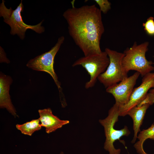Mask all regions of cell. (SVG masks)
I'll use <instances>...</instances> for the list:
<instances>
[{
  "label": "cell",
  "mask_w": 154,
  "mask_h": 154,
  "mask_svg": "<svg viewBox=\"0 0 154 154\" xmlns=\"http://www.w3.org/2000/svg\"><path fill=\"white\" fill-rule=\"evenodd\" d=\"M70 36L84 56L101 53L100 41L105 29L102 12L95 5H74L63 14Z\"/></svg>",
  "instance_id": "6da1fadb"
},
{
  "label": "cell",
  "mask_w": 154,
  "mask_h": 154,
  "mask_svg": "<svg viewBox=\"0 0 154 154\" xmlns=\"http://www.w3.org/2000/svg\"><path fill=\"white\" fill-rule=\"evenodd\" d=\"M149 44L147 42L139 44L135 42L132 46L125 50L122 63L127 73L130 70H134L143 77L154 70V66L152 65L153 62L148 61L145 57Z\"/></svg>",
  "instance_id": "7a4b0ae2"
},
{
  "label": "cell",
  "mask_w": 154,
  "mask_h": 154,
  "mask_svg": "<svg viewBox=\"0 0 154 154\" xmlns=\"http://www.w3.org/2000/svg\"><path fill=\"white\" fill-rule=\"evenodd\" d=\"M5 2L2 0L0 5V17H2L3 21L11 27V35H17L21 40H23L25 37V32L28 29L33 30L38 34L45 31L44 27L41 26L44 20L33 25H27L23 21L21 14L24 10L22 0L15 10L12 9L11 7L7 8L5 5Z\"/></svg>",
  "instance_id": "3957f363"
},
{
  "label": "cell",
  "mask_w": 154,
  "mask_h": 154,
  "mask_svg": "<svg viewBox=\"0 0 154 154\" xmlns=\"http://www.w3.org/2000/svg\"><path fill=\"white\" fill-rule=\"evenodd\" d=\"M119 107L115 104L109 110L108 115L104 119H100L99 121L104 127L106 137L104 148L109 152V154H120L121 149H116L114 143L116 140H119L123 136H128L130 132L127 126L120 130L115 129V123L118 121L119 116Z\"/></svg>",
  "instance_id": "277c9868"
},
{
  "label": "cell",
  "mask_w": 154,
  "mask_h": 154,
  "mask_svg": "<svg viewBox=\"0 0 154 154\" xmlns=\"http://www.w3.org/2000/svg\"><path fill=\"white\" fill-rule=\"evenodd\" d=\"M64 40V37H59L55 45L49 51L30 60L26 64L29 68L33 70L43 71L49 74L53 78L59 92L60 99L64 98L61 84L54 69L55 57Z\"/></svg>",
  "instance_id": "5b68a950"
},
{
  "label": "cell",
  "mask_w": 154,
  "mask_h": 154,
  "mask_svg": "<svg viewBox=\"0 0 154 154\" xmlns=\"http://www.w3.org/2000/svg\"><path fill=\"white\" fill-rule=\"evenodd\" d=\"M105 51L109 58L110 62L105 71L99 76L98 79L107 88L118 83L128 76V73L122 65L124 53L108 48H106Z\"/></svg>",
  "instance_id": "8992f818"
},
{
  "label": "cell",
  "mask_w": 154,
  "mask_h": 154,
  "mask_svg": "<svg viewBox=\"0 0 154 154\" xmlns=\"http://www.w3.org/2000/svg\"><path fill=\"white\" fill-rule=\"evenodd\" d=\"M110 62L107 54L104 51L99 54L84 56L76 60L72 66H81L90 75V78L85 85L86 89L93 87L98 77L106 69Z\"/></svg>",
  "instance_id": "52a82bcc"
},
{
  "label": "cell",
  "mask_w": 154,
  "mask_h": 154,
  "mask_svg": "<svg viewBox=\"0 0 154 154\" xmlns=\"http://www.w3.org/2000/svg\"><path fill=\"white\" fill-rule=\"evenodd\" d=\"M154 88V72L149 73L143 77L141 84L134 88L128 102L119 107V116H124L128 111L137 106L143 99L151 88Z\"/></svg>",
  "instance_id": "ba28073f"
},
{
  "label": "cell",
  "mask_w": 154,
  "mask_h": 154,
  "mask_svg": "<svg viewBox=\"0 0 154 154\" xmlns=\"http://www.w3.org/2000/svg\"><path fill=\"white\" fill-rule=\"evenodd\" d=\"M140 75L136 72L119 83L106 88V92L113 96L115 100V104L119 107L125 104L129 101Z\"/></svg>",
  "instance_id": "9c48e42d"
},
{
  "label": "cell",
  "mask_w": 154,
  "mask_h": 154,
  "mask_svg": "<svg viewBox=\"0 0 154 154\" xmlns=\"http://www.w3.org/2000/svg\"><path fill=\"white\" fill-rule=\"evenodd\" d=\"M13 82L11 77L1 72L0 75V107L6 108L15 117L18 116L11 102L9 94L10 86Z\"/></svg>",
  "instance_id": "30bf717a"
},
{
  "label": "cell",
  "mask_w": 154,
  "mask_h": 154,
  "mask_svg": "<svg viewBox=\"0 0 154 154\" xmlns=\"http://www.w3.org/2000/svg\"><path fill=\"white\" fill-rule=\"evenodd\" d=\"M38 112L40 125L45 128L46 132L48 133L55 131L70 122L68 120H61L54 115L49 108L39 110Z\"/></svg>",
  "instance_id": "8fae6325"
},
{
  "label": "cell",
  "mask_w": 154,
  "mask_h": 154,
  "mask_svg": "<svg viewBox=\"0 0 154 154\" xmlns=\"http://www.w3.org/2000/svg\"><path fill=\"white\" fill-rule=\"evenodd\" d=\"M150 105L146 104L141 106H136L130 110L127 115H129L132 118L133 122V129L134 134L132 143L135 142L137 138V133L141 131L140 127L143 121L147 110Z\"/></svg>",
  "instance_id": "7c38bea8"
},
{
  "label": "cell",
  "mask_w": 154,
  "mask_h": 154,
  "mask_svg": "<svg viewBox=\"0 0 154 154\" xmlns=\"http://www.w3.org/2000/svg\"><path fill=\"white\" fill-rule=\"evenodd\" d=\"M137 138L138 141L134 145L137 152L139 154H149L144 150L143 145L145 140L148 139L154 141V124H152L148 128L141 131Z\"/></svg>",
  "instance_id": "4fadbf2b"
},
{
  "label": "cell",
  "mask_w": 154,
  "mask_h": 154,
  "mask_svg": "<svg viewBox=\"0 0 154 154\" xmlns=\"http://www.w3.org/2000/svg\"><path fill=\"white\" fill-rule=\"evenodd\" d=\"M39 118L33 119L22 124H17L16 127L21 133L25 135L31 136L35 131L40 130L42 126L40 123Z\"/></svg>",
  "instance_id": "5bb4252c"
},
{
  "label": "cell",
  "mask_w": 154,
  "mask_h": 154,
  "mask_svg": "<svg viewBox=\"0 0 154 154\" xmlns=\"http://www.w3.org/2000/svg\"><path fill=\"white\" fill-rule=\"evenodd\" d=\"M154 18L150 17L148 18L146 21L143 24L144 29L146 33L149 35H154Z\"/></svg>",
  "instance_id": "9a60e30c"
},
{
  "label": "cell",
  "mask_w": 154,
  "mask_h": 154,
  "mask_svg": "<svg viewBox=\"0 0 154 154\" xmlns=\"http://www.w3.org/2000/svg\"><path fill=\"white\" fill-rule=\"evenodd\" d=\"M99 5V9L104 14L106 13L111 8V3L108 0H95Z\"/></svg>",
  "instance_id": "2e32d148"
},
{
  "label": "cell",
  "mask_w": 154,
  "mask_h": 154,
  "mask_svg": "<svg viewBox=\"0 0 154 154\" xmlns=\"http://www.w3.org/2000/svg\"><path fill=\"white\" fill-rule=\"evenodd\" d=\"M154 103V94L149 92L137 106H140L146 104H149L150 106Z\"/></svg>",
  "instance_id": "e0dca14e"
},
{
  "label": "cell",
  "mask_w": 154,
  "mask_h": 154,
  "mask_svg": "<svg viewBox=\"0 0 154 154\" xmlns=\"http://www.w3.org/2000/svg\"><path fill=\"white\" fill-rule=\"evenodd\" d=\"M0 62H5L9 63L10 62L9 60L7 58L6 54L3 48L0 46Z\"/></svg>",
  "instance_id": "ac0fdd59"
},
{
  "label": "cell",
  "mask_w": 154,
  "mask_h": 154,
  "mask_svg": "<svg viewBox=\"0 0 154 154\" xmlns=\"http://www.w3.org/2000/svg\"><path fill=\"white\" fill-rule=\"evenodd\" d=\"M149 92L151 93L154 94V88L150 90Z\"/></svg>",
  "instance_id": "d6986e66"
},
{
  "label": "cell",
  "mask_w": 154,
  "mask_h": 154,
  "mask_svg": "<svg viewBox=\"0 0 154 154\" xmlns=\"http://www.w3.org/2000/svg\"><path fill=\"white\" fill-rule=\"evenodd\" d=\"M59 154H64L63 152H61V153H60Z\"/></svg>",
  "instance_id": "ffe728a7"
}]
</instances>
